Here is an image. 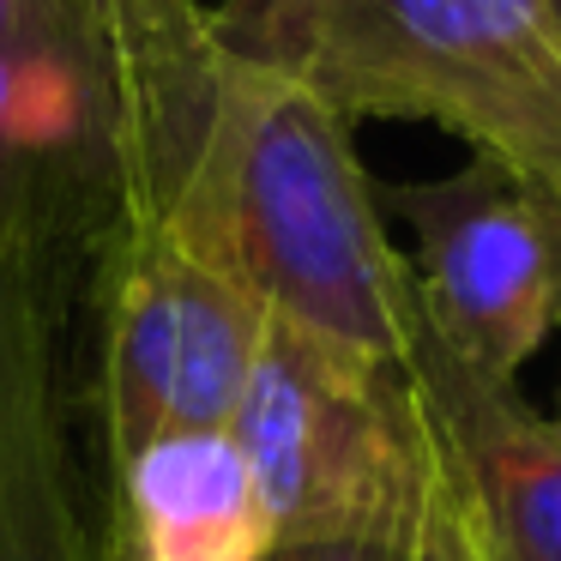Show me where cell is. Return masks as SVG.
<instances>
[{"label":"cell","mask_w":561,"mask_h":561,"mask_svg":"<svg viewBox=\"0 0 561 561\" xmlns=\"http://www.w3.org/2000/svg\"><path fill=\"white\" fill-rule=\"evenodd\" d=\"M404 380L435 459L459 489L489 561H561V435L513 387L477 375L411 314Z\"/></svg>","instance_id":"obj_7"},{"label":"cell","mask_w":561,"mask_h":561,"mask_svg":"<svg viewBox=\"0 0 561 561\" xmlns=\"http://www.w3.org/2000/svg\"><path fill=\"white\" fill-rule=\"evenodd\" d=\"M67 296L61 284L0 272V561H110L79 501Z\"/></svg>","instance_id":"obj_8"},{"label":"cell","mask_w":561,"mask_h":561,"mask_svg":"<svg viewBox=\"0 0 561 561\" xmlns=\"http://www.w3.org/2000/svg\"><path fill=\"white\" fill-rule=\"evenodd\" d=\"M175 248L272 320L404 363L411 260L392 254L351 122L296 79L224 55L211 122L163 218Z\"/></svg>","instance_id":"obj_1"},{"label":"cell","mask_w":561,"mask_h":561,"mask_svg":"<svg viewBox=\"0 0 561 561\" xmlns=\"http://www.w3.org/2000/svg\"><path fill=\"white\" fill-rule=\"evenodd\" d=\"M103 459L110 471L163 435L230 428L248 368L266 339V308L170 230H134L103 254Z\"/></svg>","instance_id":"obj_5"},{"label":"cell","mask_w":561,"mask_h":561,"mask_svg":"<svg viewBox=\"0 0 561 561\" xmlns=\"http://www.w3.org/2000/svg\"><path fill=\"white\" fill-rule=\"evenodd\" d=\"M211 43L344 122H428L531 182L561 175L556 0H218Z\"/></svg>","instance_id":"obj_2"},{"label":"cell","mask_w":561,"mask_h":561,"mask_svg":"<svg viewBox=\"0 0 561 561\" xmlns=\"http://www.w3.org/2000/svg\"><path fill=\"white\" fill-rule=\"evenodd\" d=\"M127 236V115L98 0H0V272L73 290Z\"/></svg>","instance_id":"obj_4"},{"label":"cell","mask_w":561,"mask_h":561,"mask_svg":"<svg viewBox=\"0 0 561 561\" xmlns=\"http://www.w3.org/2000/svg\"><path fill=\"white\" fill-rule=\"evenodd\" d=\"M127 115V236L163 230L218 98L224 49L199 0H98Z\"/></svg>","instance_id":"obj_9"},{"label":"cell","mask_w":561,"mask_h":561,"mask_svg":"<svg viewBox=\"0 0 561 561\" xmlns=\"http://www.w3.org/2000/svg\"><path fill=\"white\" fill-rule=\"evenodd\" d=\"M416 561H489L483 537H477L471 513H465L459 489L447 483L435 459V489H428V507H423V525H416Z\"/></svg>","instance_id":"obj_11"},{"label":"cell","mask_w":561,"mask_h":561,"mask_svg":"<svg viewBox=\"0 0 561 561\" xmlns=\"http://www.w3.org/2000/svg\"><path fill=\"white\" fill-rule=\"evenodd\" d=\"M230 435L278 543L416 537L435 489V440L399 363L266 320Z\"/></svg>","instance_id":"obj_3"},{"label":"cell","mask_w":561,"mask_h":561,"mask_svg":"<svg viewBox=\"0 0 561 561\" xmlns=\"http://www.w3.org/2000/svg\"><path fill=\"white\" fill-rule=\"evenodd\" d=\"M416 230V314L477 375L513 387L561 332V194L471 158L465 170L392 194Z\"/></svg>","instance_id":"obj_6"},{"label":"cell","mask_w":561,"mask_h":561,"mask_svg":"<svg viewBox=\"0 0 561 561\" xmlns=\"http://www.w3.org/2000/svg\"><path fill=\"white\" fill-rule=\"evenodd\" d=\"M266 561H416V537H290Z\"/></svg>","instance_id":"obj_12"},{"label":"cell","mask_w":561,"mask_h":561,"mask_svg":"<svg viewBox=\"0 0 561 561\" xmlns=\"http://www.w3.org/2000/svg\"><path fill=\"white\" fill-rule=\"evenodd\" d=\"M556 7H561V0H556ZM556 194H561V175H556Z\"/></svg>","instance_id":"obj_14"},{"label":"cell","mask_w":561,"mask_h":561,"mask_svg":"<svg viewBox=\"0 0 561 561\" xmlns=\"http://www.w3.org/2000/svg\"><path fill=\"white\" fill-rule=\"evenodd\" d=\"M110 477V561H266L278 543V525L230 428L163 435Z\"/></svg>","instance_id":"obj_10"},{"label":"cell","mask_w":561,"mask_h":561,"mask_svg":"<svg viewBox=\"0 0 561 561\" xmlns=\"http://www.w3.org/2000/svg\"><path fill=\"white\" fill-rule=\"evenodd\" d=\"M549 423H556V435H561V387H556V416H549Z\"/></svg>","instance_id":"obj_13"}]
</instances>
